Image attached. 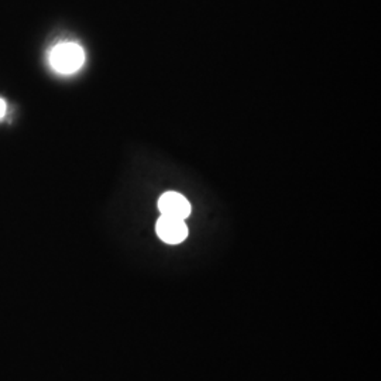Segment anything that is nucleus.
<instances>
[{
	"label": "nucleus",
	"instance_id": "1",
	"mask_svg": "<svg viewBox=\"0 0 381 381\" xmlns=\"http://www.w3.org/2000/svg\"><path fill=\"white\" fill-rule=\"evenodd\" d=\"M85 61V54L81 45L75 42H61L51 49L49 64L61 74L76 72Z\"/></svg>",
	"mask_w": 381,
	"mask_h": 381
},
{
	"label": "nucleus",
	"instance_id": "2",
	"mask_svg": "<svg viewBox=\"0 0 381 381\" xmlns=\"http://www.w3.org/2000/svg\"><path fill=\"white\" fill-rule=\"evenodd\" d=\"M156 230L158 238L168 245H178L184 242L188 236V228L185 222L168 216H161L157 221Z\"/></svg>",
	"mask_w": 381,
	"mask_h": 381
},
{
	"label": "nucleus",
	"instance_id": "3",
	"mask_svg": "<svg viewBox=\"0 0 381 381\" xmlns=\"http://www.w3.org/2000/svg\"><path fill=\"white\" fill-rule=\"evenodd\" d=\"M158 209L161 212V216L175 218L185 221L191 213V205L178 192H165L160 201H158Z\"/></svg>",
	"mask_w": 381,
	"mask_h": 381
},
{
	"label": "nucleus",
	"instance_id": "4",
	"mask_svg": "<svg viewBox=\"0 0 381 381\" xmlns=\"http://www.w3.org/2000/svg\"><path fill=\"white\" fill-rule=\"evenodd\" d=\"M4 113H6V103L3 99H0V119L4 116Z\"/></svg>",
	"mask_w": 381,
	"mask_h": 381
}]
</instances>
